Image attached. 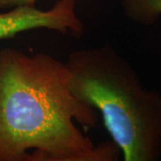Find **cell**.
<instances>
[{
	"instance_id": "obj_1",
	"label": "cell",
	"mask_w": 161,
	"mask_h": 161,
	"mask_svg": "<svg viewBox=\"0 0 161 161\" xmlns=\"http://www.w3.org/2000/svg\"><path fill=\"white\" fill-rule=\"evenodd\" d=\"M97 110L73 92L65 63L45 53L0 49V161H115L112 142L93 143L76 125Z\"/></svg>"
},
{
	"instance_id": "obj_2",
	"label": "cell",
	"mask_w": 161,
	"mask_h": 161,
	"mask_svg": "<svg viewBox=\"0 0 161 161\" xmlns=\"http://www.w3.org/2000/svg\"><path fill=\"white\" fill-rule=\"evenodd\" d=\"M70 87L98 110L125 161L161 158V94L144 87L139 75L110 44L78 49L65 62Z\"/></svg>"
},
{
	"instance_id": "obj_3",
	"label": "cell",
	"mask_w": 161,
	"mask_h": 161,
	"mask_svg": "<svg viewBox=\"0 0 161 161\" xmlns=\"http://www.w3.org/2000/svg\"><path fill=\"white\" fill-rule=\"evenodd\" d=\"M36 29L57 31L75 37L82 35L84 23L77 14L76 0H58L47 10H40L35 5H22L0 13V40Z\"/></svg>"
},
{
	"instance_id": "obj_4",
	"label": "cell",
	"mask_w": 161,
	"mask_h": 161,
	"mask_svg": "<svg viewBox=\"0 0 161 161\" xmlns=\"http://www.w3.org/2000/svg\"><path fill=\"white\" fill-rule=\"evenodd\" d=\"M126 17L141 25H152L161 16V0H123Z\"/></svg>"
},
{
	"instance_id": "obj_5",
	"label": "cell",
	"mask_w": 161,
	"mask_h": 161,
	"mask_svg": "<svg viewBox=\"0 0 161 161\" xmlns=\"http://www.w3.org/2000/svg\"><path fill=\"white\" fill-rule=\"evenodd\" d=\"M36 1L37 0H0V8L22 5H35Z\"/></svg>"
}]
</instances>
